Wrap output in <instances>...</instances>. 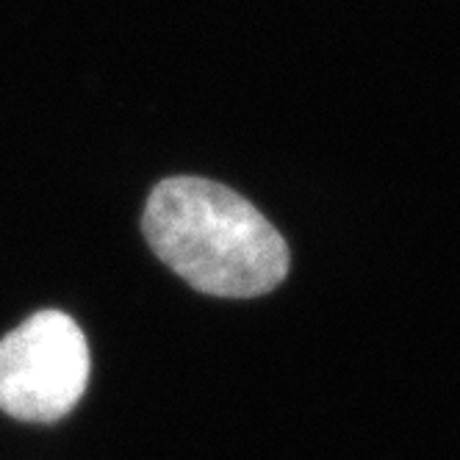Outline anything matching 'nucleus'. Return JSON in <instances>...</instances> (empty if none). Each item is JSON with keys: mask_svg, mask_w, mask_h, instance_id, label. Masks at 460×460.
<instances>
[{"mask_svg": "<svg viewBox=\"0 0 460 460\" xmlns=\"http://www.w3.org/2000/svg\"><path fill=\"white\" fill-rule=\"evenodd\" d=\"M142 230L164 264L211 297H261L288 272L278 227L242 194L206 178L161 181Z\"/></svg>", "mask_w": 460, "mask_h": 460, "instance_id": "1", "label": "nucleus"}, {"mask_svg": "<svg viewBox=\"0 0 460 460\" xmlns=\"http://www.w3.org/2000/svg\"><path fill=\"white\" fill-rule=\"evenodd\" d=\"M89 380L81 327L58 311H40L0 341V411L22 421L67 416Z\"/></svg>", "mask_w": 460, "mask_h": 460, "instance_id": "2", "label": "nucleus"}]
</instances>
